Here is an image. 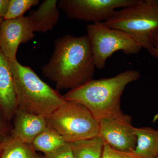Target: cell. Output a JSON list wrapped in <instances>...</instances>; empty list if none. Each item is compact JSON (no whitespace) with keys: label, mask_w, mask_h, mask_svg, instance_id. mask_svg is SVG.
I'll list each match as a JSON object with an SVG mask.
<instances>
[{"label":"cell","mask_w":158,"mask_h":158,"mask_svg":"<svg viewBox=\"0 0 158 158\" xmlns=\"http://www.w3.org/2000/svg\"><path fill=\"white\" fill-rule=\"evenodd\" d=\"M95 67L88 36L70 34L59 37L54 43L53 52L41 72L55 82L57 89L72 90L92 79Z\"/></svg>","instance_id":"obj_1"},{"label":"cell","mask_w":158,"mask_h":158,"mask_svg":"<svg viewBox=\"0 0 158 158\" xmlns=\"http://www.w3.org/2000/svg\"><path fill=\"white\" fill-rule=\"evenodd\" d=\"M140 77L138 71L128 70L109 78L92 79L69 90L63 98L84 106L98 122L118 118L124 114L120 108V98L125 88Z\"/></svg>","instance_id":"obj_2"},{"label":"cell","mask_w":158,"mask_h":158,"mask_svg":"<svg viewBox=\"0 0 158 158\" xmlns=\"http://www.w3.org/2000/svg\"><path fill=\"white\" fill-rule=\"evenodd\" d=\"M10 63L18 109L46 117L65 102L63 95L43 81L31 67L22 65L17 59Z\"/></svg>","instance_id":"obj_3"},{"label":"cell","mask_w":158,"mask_h":158,"mask_svg":"<svg viewBox=\"0 0 158 158\" xmlns=\"http://www.w3.org/2000/svg\"><path fill=\"white\" fill-rule=\"evenodd\" d=\"M103 23L131 35L148 51L158 34V0H138L131 6L116 11Z\"/></svg>","instance_id":"obj_4"},{"label":"cell","mask_w":158,"mask_h":158,"mask_svg":"<svg viewBox=\"0 0 158 158\" xmlns=\"http://www.w3.org/2000/svg\"><path fill=\"white\" fill-rule=\"evenodd\" d=\"M45 118L47 126L67 143L98 136V122L87 108L76 102L65 100Z\"/></svg>","instance_id":"obj_5"},{"label":"cell","mask_w":158,"mask_h":158,"mask_svg":"<svg viewBox=\"0 0 158 158\" xmlns=\"http://www.w3.org/2000/svg\"><path fill=\"white\" fill-rule=\"evenodd\" d=\"M87 32L98 69H103L108 58L115 52L121 51L126 55H135L142 48L131 35L110 28L103 23L88 25Z\"/></svg>","instance_id":"obj_6"},{"label":"cell","mask_w":158,"mask_h":158,"mask_svg":"<svg viewBox=\"0 0 158 158\" xmlns=\"http://www.w3.org/2000/svg\"><path fill=\"white\" fill-rule=\"evenodd\" d=\"M138 0H60L59 9L68 18L94 23H104L113 16L116 9L131 6Z\"/></svg>","instance_id":"obj_7"},{"label":"cell","mask_w":158,"mask_h":158,"mask_svg":"<svg viewBox=\"0 0 158 158\" xmlns=\"http://www.w3.org/2000/svg\"><path fill=\"white\" fill-rule=\"evenodd\" d=\"M98 123V137L105 144L125 152H132L135 149L137 137L131 116L124 114L118 118L102 119Z\"/></svg>","instance_id":"obj_8"},{"label":"cell","mask_w":158,"mask_h":158,"mask_svg":"<svg viewBox=\"0 0 158 158\" xmlns=\"http://www.w3.org/2000/svg\"><path fill=\"white\" fill-rule=\"evenodd\" d=\"M35 37L27 16L4 19L0 27V49L9 60H16L20 44L27 43Z\"/></svg>","instance_id":"obj_9"},{"label":"cell","mask_w":158,"mask_h":158,"mask_svg":"<svg viewBox=\"0 0 158 158\" xmlns=\"http://www.w3.org/2000/svg\"><path fill=\"white\" fill-rule=\"evenodd\" d=\"M17 98L9 60L0 49V111L6 120L14 118Z\"/></svg>","instance_id":"obj_10"},{"label":"cell","mask_w":158,"mask_h":158,"mask_svg":"<svg viewBox=\"0 0 158 158\" xmlns=\"http://www.w3.org/2000/svg\"><path fill=\"white\" fill-rule=\"evenodd\" d=\"M11 136L22 142L32 144L35 138L47 126L45 116L18 109L14 116Z\"/></svg>","instance_id":"obj_11"},{"label":"cell","mask_w":158,"mask_h":158,"mask_svg":"<svg viewBox=\"0 0 158 158\" xmlns=\"http://www.w3.org/2000/svg\"><path fill=\"white\" fill-rule=\"evenodd\" d=\"M57 0H44L38 9L32 11L27 15L34 33H45L56 25L60 13Z\"/></svg>","instance_id":"obj_12"},{"label":"cell","mask_w":158,"mask_h":158,"mask_svg":"<svg viewBox=\"0 0 158 158\" xmlns=\"http://www.w3.org/2000/svg\"><path fill=\"white\" fill-rule=\"evenodd\" d=\"M137 137L133 151L137 158H156L158 156V130L152 128H134Z\"/></svg>","instance_id":"obj_13"},{"label":"cell","mask_w":158,"mask_h":158,"mask_svg":"<svg viewBox=\"0 0 158 158\" xmlns=\"http://www.w3.org/2000/svg\"><path fill=\"white\" fill-rule=\"evenodd\" d=\"M0 144V158H37V155L31 144L11 136L6 137Z\"/></svg>","instance_id":"obj_14"},{"label":"cell","mask_w":158,"mask_h":158,"mask_svg":"<svg viewBox=\"0 0 158 158\" xmlns=\"http://www.w3.org/2000/svg\"><path fill=\"white\" fill-rule=\"evenodd\" d=\"M67 143L62 136L50 127H46L31 144L34 151L45 154L53 152Z\"/></svg>","instance_id":"obj_15"},{"label":"cell","mask_w":158,"mask_h":158,"mask_svg":"<svg viewBox=\"0 0 158 158\" xmlns=\"http://www.w3.org/2000/svg\"><path fill=\"white\" fill-rule=\"evenodd\" d=\"M69 143L75 158H101L104 142L98 136Z\"/></svg>","instance_id":"obj_16"},{"label":"cell","mask_w":158,"mask_h":158,"mask_svg":"<svg viewBox=\"0 0 158 158\" xmlns=\"http://www.w3.org/2000/svg\"><path fill=\"white\" fill-rule=\"evenodd\" d=\"M39 0H10L8 11L4 19H11L24 16L25 13L39 4Z\"/></svg>","instance_id":"obj_17"},{"label":"cell","mask_w":158,"mask_h":158,"mask_svg":"<svg viewBox=\"0 0 158 158\" xmlns=\"http://www.w3.org/2000/svg\"><path fill=\"white\" fill-rule=\"evenodd\" d=\"M43 158H75L69 143H66L53 152L45 154Z\"/></svg>","instance_id":"obj_18"},{"label":"cell","mask_w":158,"mask_h":158,"mask_svg":"<svg viewBox=\"0 0 158 158\" xmlns=\"http://www.w3.org/2000/svg\"><path fill=\"white\" fill-rule=\"evenodd\" d=\"M101 158H137L133 151L130 152L119 151L105 144Z\"/></svg>","instance_id":"obj_19"},{"label":"cell","mask_w":158,"mask_h":158,"mask_svg":"<svg viewBox=\"0 0 158 158\" xmlns=\"http://www.w3.org/2000/svg\"><path fill=\"white\" fill-rule=\"evenodd\" d=\"M2 115H0V144L5 140L7 136L8 128Z\"/></svg>","instance_id":"obj_20"},{"label":"cell","mask_w":158,"mask_h":158,"mask_svg":"<svg viewBox=\"0 0 158 158\" xmlns=\"http://www.w3.org/2000/svg\"><path fill=\"white\" fill-rule=\"evenodd\" d=\"M10 0H0V18L4 19L7 14Z\"/></svg>","instance_id":"obj_21"},{"label":"cell","mask_w":158,"mask_h":158,"mask_svg":"<svg viewBox=\"0 0 158 158\" xmlns=\"http://www.w3.org/2000/svg\"><path fill=\"white\" fill-rule=\"evenodd\" d=\"M148 52L153 56L158 59V34L155 36L151 48Z\"/></svg>","instance_id":"obj_22"},{"label":"cell","mask_w":158,"mask_h":158,"mask_svg":"<svg viewBox=\"0 0 158 158\" xmlns=\"http://www.w3.org/2000/svg\"><path fill=\"white\" fill-rule=\"evenodd\" d=\"M3 20V19L0 18V27H1V24H2V22Z\"/></svg>","instance_id":"obj_23"},{"label":"cell","mask_w":158,"mask_h":158,"mask_svg":"<svg viewBox=\"0 0 158 158\" xmlns=\"http://www.w3.org/2000/svg\"><path fill=\"white\" fill-rule=\"evenodd\" d=\"M37 158H43L41 157L40 156L37 155Z\"/></svg>","instance_id":"obj_24"},{"label":"cell","mask_w":158,"mask_h":158,"mask_svg":"<svg viewBox=\"0 0 158 158\" xmlns=\"http://www.w3.org/2000/svg\"><path fill=\"white\" fill-rule=\"evenodd\" d=\"M1 144H0V153H1Z\"/></svg>","instance_id":"obj_25"},{"label":"cell","mask_w":158,"mask_h":158,"mask_svg":"<svg viewBox=\"0 0 158 158\" xmlns=\"http://www.w3.org/2000/svg\"><path fill=\"white\" fill-rule=\"evenodd\" d=\"M156 158H158V156H157V157H156Z\"/></svg>","instance_id":"obj_26"}]
</instances>
